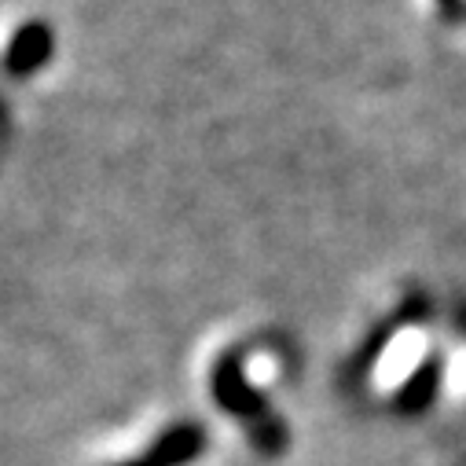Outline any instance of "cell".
<instances>
[{
	"mask_svg": "<svg viewBox=\"0 0 466 466\" xmlns=\"http://www.w3.org/2000/svg\"><path fill=\"white\" fill-rule=\"evenodd\" d=\"M213 397H217V404L224 411H231L243 426H250V433H254L261 451L276 455V451L287 448V430H283L279 415H272L268 404L254 393V386L243 375L239 357H224L220 368L213 371Z\"/></svg>",
	"mask_w": 466,
	"mask_h": 466,
	"instance_id": "obj_1",
	"label": "cell"
},
{
	"mask_svg": "<svg viewBox=\"0 0 466 466\" xmlns=\"http://www.w3.org/2000/svg\"><path fill=\"white\" fill-rule=\"evenodd\" d=\"M206 448V433L198 426H173L169 433H162L144 459H133V462H122V466H184L191 459H198Z\"/></svg>",
	"mask_w": 466,
	"mask_h": 466,
	"instance_id": "obj_2",
	"label": "cell"
},
{
	"mask_svg": "<svg viewBox=\"0 0 466 466\" xmlns=\"http://www.w3.org/2000/svg\"><path fill=\"white\" fill-rule=\"evenodd\" d=\"M48 56H52V30L45 23H30L15 34V41L8 48V70L12 74H30V70L45 66Z\"/></svg>",
	"mask_w": 466,
	"mask_h": 466,
	"instance_id": "obj_3",
	"label": "cell"
},
{
	"mask_svg": "<svg viewBox=\"0 0 466 466\" xmlns=\"http://www.w3.org/2000/svg\"><path fill=\"white\" fill-rule=\"evenodd\" d=\"M437 379H441V368L430 360V364H422L408 382H404V390H400V397H397V408L400 411H422L430 400H433V393H437Z\"/></svg>",
	"mask_w": 466,
	"mask_h": 466,
	"instance_id": "obj_4",
	"label": "cell"
},
{
	"mask_svg": "<svg viewBox=\"0 0 466 466\" xmlns=\"http://www.w3.org/2000/svg\"><path fill=\"white\" fill-rule=\"evenodd\" d=\"M444 12L455 15V12H459V0H444Z\"/></svg>",
	"mask_w": 466,
	"mask_h": 466,
	"instance_id": "obj_5",
	"label": "cell"
}]
</instances>
